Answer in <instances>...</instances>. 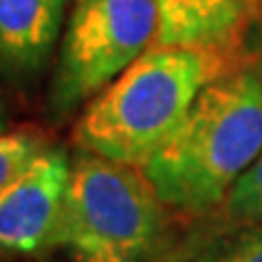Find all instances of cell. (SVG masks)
<instances>
[{
    "label": "cell",
    "mask_w": 262,
    "mask_h": 262,
    "mask_svg": "<svg viewBox=\"0 0 262 262\" xmlns=\"http://www.w3.org/2000/svg\"><path fill=\"white\" fill-rule=\"evenodd\" d=\"M3 131H8V117H5V107L0 102V134H3Z\"/></svg>",
    "instance_id": "obj_11"
},
{
    "label": "cell",
    "mask_w": 262,
    "mask_h": 262,
    "mask_svg": "<svg viewBox=\"0 0 262 262\" xmlns=\"http://www.w3.org/2000/svg\"><path fill=\"white\" fill-rule=\"evenodd\" d=\"M71 0H0V73L29 80L47 66Z\"/></svg>",
    "instance_id": "obj_6"
},
{
    "label": "cell",
    "mask_w": 262,
    "mask_h": 262,
    "mask_svg": "<svg viewBox=\"0 0 262 262\" xmlns=\"http://www.w3.org/2000/svg\"><path fill=\"white\" fill-rule=\"evenodd\" d=\"M260 73H262V61H260Z\"/></svg>",
    "instance_id": "obj_13"
},
{
    "label": "cell",
    "mask_w": 262,
    "mask_h": 262,
    "mask_svg": "<svg viewBox=\"0 0 262 262\" xmlns=\"http://www.w3.org/2000/svg\"><path fill=\"white\" fill-rule=\"evenodd\" d=\"M219 56L156 41L88 102L73 129L75 146L143 168L178 134L202 90L224 75Z\"/></svg>",
    "instance_id": "obj_2"
},
{
    "label": "cell",
    "mask_w": 262,
    "mask_h": 262,
    "mask_svg": "<svg viewBox=\"0 0 262 262\" xmlns=\"http://www.w3.org/2000/svg\"><path fill=\"white\" fill-rule=\"evenodd\" d=\"M153 262H262V224L224 216L175 238Z\"/></svg>",
    "instance_id": "obj_8"
},
{
    "label": "cell",
    "mask_w": 262,
    "mask_h": 262,
    "mask_svg": "<svg viewBox=\"0 0 262 262\" xmlns=\"http://www.w3.org/2000/svg\"><path fill=\"white\" fill-rule=\"evenodd\" d=\"M71 189V156L51 148L0 194V248L44 255L63 248Z\"/></svg>",
    "instance_id": "obj_5"
},
{
    "label": "cell",
    "mask_w": 262,
    "mask_h": 262,
    "mask_svg": "<svg viewBox=\"0 0 262 262\" xmlns=\"http://www.w3.org/2000/svg\"><path fill=\"white\" fill-rule=\"evenodd\" d=\"M262 153V73L231 71L196 97L178 134L143 165L172 211L211 214Z\"/></svg>",
    "instance_id": "obj_1"
},
{
    "label": "cell",
    "mask_w": 262,
    "mask_h": 262,
    "mask_svg": "<svg viewBox=\"0 0 262 262\" xmlns=\"http://www.w3.org/2000/svg\"><path fill=\"white\" fill-rule=\"evenodd\" d=\"M39 262H75V260H39Z\"/></svg>",
    "instance_id": "obj_12"
},
{
    "label": "cell",
    "mask_w": 262,
    "mask_h": 262,
    "mask_svg": "<svg viewBox=\"0 0 262 262\" xmlns=\"http://www.w3.org/2000/svg\"><path fill=\"white\" fill-rule=\"evenodd\" d=\"M168 209L141 168L78 150L63 248L75 262H153L175 241Z\"/></svg>",
    "instance_id": "obj_3"
},
{
    "label": "cell",
    "mask_w": 262,
    "mask_h": 262,
    "mask_svg": "<svg viewBox=\"0 0 262 262\" xmlns=\"http://www.w3.org/2000/svg\"><path fill=\"white\" fill-rule=\"evenodd\" d=\"M156 0H71L49 90L54 119L93 100L158 41Z\"/></svg>",
    "instance_id": "obj_4"
},
{
    "label": "cell",
    "mask_w": 262,
    "mask_h": 262,
    "mask_svg": "<svg viewBox=\"0 0 262 262\" xmlns=\"http://www.w3.org/2000/svg\"><path fill=\"white\" fill-rule=\"evenodd\" d=\"M51 148L44 134L32 129L0 134V194L15 185L47 150Z\"/></svg>",
    "instance_id": "obj_9"
},
{
    "label": "cell",
    "mask_w": 262,
    "mask_h": 262,
    "mask_svg": "<svg viewBox=\"0 0 262 262\" xmlns=\"http://www.w3.org/2000/svg\"><path fill=\"white\" fill-rule=\"evenodd\" d=\"M253 0H156L158 44L221 54L241 34Z\"/></svg>",
    "instance_id": "obj_7"
},
{
    "label": "cell",
    "mask_w": 262,
    "mask_h": 262,
    "mask_svg": "<svg viewBox=\"0 0 262 262\" xmlns=\"http://www.w3.org/2000/svg\"><path fill=\"white\" fill-rule=\"evenodd\" d=\"M224 216L243 224H262V153L233 185L224 202Z\"/></svg>",
    "instance_id": "obj_10"
}]
</instances>
